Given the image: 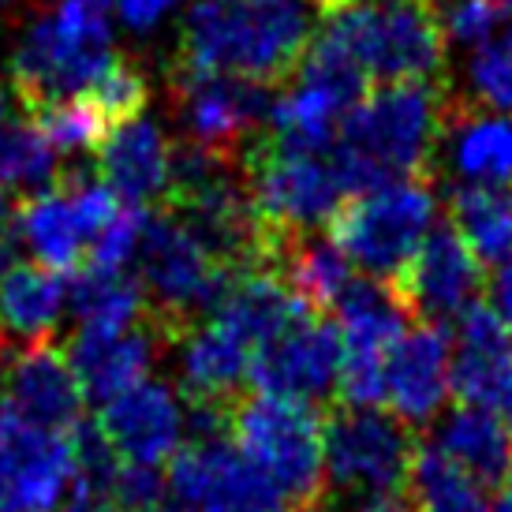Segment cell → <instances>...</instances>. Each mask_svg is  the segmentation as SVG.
Returning <instances> with one entry per match:
<instances>
[{
	"label": "cell",
	"instance_id": "7c38bea8",
	"mask_svg": "<svg viewBox=\"0 0 512 512\" xmlns=\"http://www.w3.org/2000/svg\"><path fill=\"white\" fill-rule=\"evenodd\" d=\"M385 288L393 292L400 311L412 322H430L445 329L449 322L456 326L460 314L483 299L486 266L471 255V247L453 228V221H441L427 232L412 262Z\"/></svg>",
	"mask_w": 512,
	"mask_h": 512
},
{
	"label": "cell",
	"instance_id": "d6986e66",
	"mask_svg": "<svg viewBox=\"0 0 512 512\" xmlns=\"http://www.w3.org/2000/svg\"><path fill=\"white\" fill-rule=\"evenodd\" d=\"M0 400L45 430L72 434L83 423V385L68 352L57 344H38L0 359Z\"/></svg>",
	"mask_w": 512,
	"mask_h": 512
},
{
	"label": "cell",
	"instance_id": "74e56055",
	"mask_svg": "<svg viewBox=\"0 0 512 512\" xmlns=\"http://www.w3.org/2000/svg\"><path fill=\"white\" fill-rule=\"evenodd\" d=\"M490 307L501 314V322L512 329V262H505L498 277L490 281Z\"/></svg>",
	"mask_w": 512,
	"mask_h": 512
},
{
	"label": "cell",
	"instance_id": "ffe728a7",
	"mask_svg": "<svg viewBox=\"0 0 512 512\" xmlns=\"http://www.w3.org/2000/svg\"><path fill=\"white\" fill-rule=\"evenodd\" d=\"M161 348H169L165 337L150 322H139L120 333H98V329H75L68 341V363L83 385V397L94 404H109L124 389L139 385L146 370L154 367Z\"/></svg>",
	"mask_w": 512,
	"mask_h": 512
},
{
	"label": "cell",
	"instance_id": "6da1fadb",
	"mask_svg": "<svg viewBox=\"0 0 512 512\" xmlns=\"http://www.w3.org/2000/svg\"><path fill=\"white\" fill-rule=\"evenodd\" d=\"M311 38L314 12L299 0H199L180 27L172 72L273 86L292 79Z\"/></svg>",
	"mask_w": 512,
	"mask_h": 512
},
{
	"label": "cell",
	"instance_id": "8992f818",
	"mask_svg": "<svg viewBox=\"0 0 512 512\" xmlns=\"http://www.w3.org/2000/svg\"><path fill=\"white\" fill-rule=\"evenodd\" d=\"M116 60L113 30L98 8L60 0L57 12L34 19L12 53V90L23 113L53 101L83 98Z\"/></svg>",
	"mask_w": 512,
	"mask_h": 512
},
{
	"label": "cell",
	"instance_id": "5b68a950",
	"mask_svg": "<svg viewBox=\"0 0 512 512\" xmlns=\"http://www.w3.org/2000/svg\"><path fill=\"white\" fill-rule=\"evenodd\" d=\"M326 412L303 400L243 393L228 415V438L255 460L285 494L292 509L318 512L329 498L326 483Z\"/></svg>",
	"mask_w": 512,
	"mask_h": 512
},
{
	"label": "cell",
	"instance_id": "7bdbcfd3",
	"mask_svg": "<svg viewBox=\"0 0 512 512\" xmlns=\"http://www.w3.org/2000/svg\"><path fill=\"white\" fill-rule=\"evenodd\" d=\"M15 4H19V0H0V15L8 12V8H15Z\"/></svg>",
	"mask_w": 512,
	"mask_h": 512
},
{
	"label": "cell",
	"instance_id": "ab89813d",
	"mask_svg": "<svg viewBox=\"0 0 512 512\" xmlns=\"http://www.w3.org/2000/svg\"><path fill=\"white\" fill-rule=\"evenodd\" d=\"M15 101H19V98H15L12 90H8V86H0V131H4L15 120V116H12V105H15Z\"/></svg>",
	"mask_w": 512,
	"mask_h": 512
},
{
	"label": "cell",
	"instance_id": "ac0fdd59",
	"mask_svg": "<svg viewBox=\"0 0 512 512\" xmlns=\"http://www.w3.org/2000/svg\"><path fill=\"white\" fill-rule=\"evenodd\" d=\"M94 423L124 464H146V468L169 464L187 434V412L180 397L165 382L150 378L101 404Z\"/></svg>",
	"mask_w": 512,
	"mask_h": 512
},
{
	"label": "cell",
	"instance_id": "b9f144b4",
	"mask_svg": "<svg viewBox=\"0 0 512 512\" xmlns=\"http://www.w3.org/2000/svg\"><path fill=\"white\" fill-rule=\"evenodd\" d=\"M75 4H86V8H98V12H109L116 0H75Z\"/></svg>",
	"mask_w": 512,
	"mask_h": 512
},
{
	"label": "cell",
	"instance_id": "f1b7e54d",
	"mask_svg": "<svg viewBox=\"0 0 512 512\" xmlns=\"http://www.w3.org/2000/svg\"><path fill=\"white\" fill-rule=\"evenodd\" d=\"M57 157L34 120H12L0 131V191H49L60 180Z\"/></svg>",
	"mask_w": 512,
	"mask_h": 512
},
{
	"label": "cell",
	"instance_id": "7a4b0ae2",
	"mask_svg": "<svg viewBox=\"0 0 512 512\" xmlns=\"http://www.w3.org/2000/svg\"><path fill=\"white\" fill-rule=\"evenodd\" d=\"M449 90L438 79H404L370 90L337 128L333 161L352 195L430 176Z\"/></svg>",
	"mask_w": 512,
	"mask_h": 512
},
{
	"label": "cell",
	"instance_id": "4dcf8cb0",
	"mask_svg": "<svg viewBox=\"0 0 512 512\" xmlns=\"http://www.w3.org/2000/svg\"><path fill=\"white\" fill-rule=\"evenodd\" d=\"M83 98L94 101L98 113L109 120V128H116V124H124V120L143 116L146 98H150V83H146V72L135 60L116 53V60L98 75V83L90 86Z\"/></svg>",
	"mask_w": 512,
	"mask_h": 512
},
{
	"label": "cell",
	"instance_id": "d590c367",
	"mask_svg": "<svg viewBox=\"0 0 512 512\" xmlns=\"http://www.w3.org/2000/svg\"><path fill=\"white\" fill-rule=\"evenodd\" d=\"M176 4H180V0H116V12H120V19H124L128 30L146 34V30H154Z\"/></svg>",
	"mask_w": 512,
	"mask_h": 512
},
{
	"label": "cell",
	"instance_id": "52a82bcc",
	"mask_svg": "<svg viewBox=\"0 0 512 512\" xmlns=\"http://www.w3.org/2000/svg\"><path fill=\"white\" fill-rule=\"evenodd\" d=\"M135 266L146 296V322L169 348L184 341L202 318H210L228 285V273L169 210L146 217Z\"/></svg>",
	"mask_w": 512,
	"mask_h": 512
},
{
	"label": "cell",
	"instance_id": "4316f807",
	"mask_svg": "<svg viewBox=\"0 0 512 512\" xmlns=\"http://www.w3.org/2000/svg\"><path fill=\"white\" fill-rule=\"evenodd\" d=\"M68 307L79 329H98V333H120L146 318L143 285L128 270H98V266L75 270L68 285Z\"/></svg>",
	"mask_w": 512,
	"mask_h": 512
},
{
	"label": "cell",
	"instance_id": "bcb514c9",
	"mask_svg": "<svg viewBox=\"0 0 512 512\" xmlns=\"http://www.w3.org/2000/svg\"><path fill=\"white\" fill-rule=\"evenodd\" d=\"M288 512H303V509H288Z\"/></svg>",
	"mask_w": 512,
	"mask_h": 512
},
{
	"label": "cell",
	"instance_id": "1f68e13d",
	"mask_svg": "<svg viewBox=\"0 0 512 512\" xmlns=\"http://www.w3.org/2000/svg\"><path fill=\"white\" fill-rule=\"evenodd\" d=\"M468 83L471 98L479 105L512 113V27H505L498 38L475 49L468 64Z\"/></svg>",
	"mask_w": 512,
	"mask_h": 512
},
{
	"label": "cell",
	"instance_id": "5bb4252c",
	"mask_svg": "<svg viewBox=\"0 0 512 512\" xmlns=\"http://www.w3.org/2000/svg\"><path fill=\"white\" fill-rule=\"evenodd\" d=\"M72 475V434L38 427L0 400V494L12 512L64 509Z\"/></svg>",
	"mask_w": 512,
	"mask_h": 512
},
{
	"label": "cell",
	"instance_id": "7402d4cb",
	"mask_svg": "<svg viewBox=\"0 0 512 512\" xmlns=\"http://www.w3.org/2000/svg\"><path fill=\"white\" fill-rule=\"evenodd\" d=\"M68 307L64 273L45 270L42 262H15L0 277V359L53 344L60 314Z\"/></svg>",
	"mask_w": 512,
	"mask_h": 512
},
{
	"label": "cell",
	"instance_id": "8d00e7d4",
	"mask_svg": "<svg viewBox=\"0 0 512 512\" xmlns=\"http://www.w3.org/2000/svg\"><path fill=\"white\" fill-rule=\"evenodd\" d=\"M15 247H19V221L8 191H0V277L15 266Z\"/></svg>",
	"mask_w": 512,
	"mask_h": 512
},
{
	"label": "cell",
	"instance_id": "484cf974",
	"mask_svg": "<svg viewBox=\"0 0 512 512\" xmlns=\"http://www.w3.org/2000/svg\"><path fill=\"white\" fill-rule=\"evenodd\" d=\"M449 221L486 270L512 262V191L456 184L449 191Z\"/></svg>",
	"mask_w": 512,
	"mask_h": 512
},
{
	"label": "cell",
	"instance_id": "836d02e7",
	"mask_svg": "<svg viewBox=\"0 0 512 512\" xmlns=\"http://www.w3.org/2000/svg\"><path fill=\"white\" fill-rule=\"evenodd\" d=\"M146 206H128L120 202V210L109 225L98 232V240L90 243V266L98 270H128V262L139 251V240H143L146 228Z\"/></svg>",
	"mask_w": 512,
	"mask_h": 512
},
{
	"label": "cell",
	"instance_id": "d6a6232c",
	"mask_svg": "<svg viewBox=\"0 0 512 512\" xmlns=\"http://www.w3.org/2000/svg\"><path fill=\"white\" fill-rule=\"evenodd\" d=\"M438 12L445 42L479 49L512 23V0H438Z\"/></svg>",
	"mask_w": 512,
	"mask_h": 512
},
{
	"label": "cell",
	"instance_id": "3957f363",
	"mask_svg": "<svg viewBox=\"0 0 512 512\" xmlns=\"http://www.w3.org/2000/svg\"><path fill=\"white\" fill-rule=\"evenodd\" d=\"M318 27L378 83L438 79L445 68L438 0H329L318 8Z\"/></svg>",
	"mask_w": 512,
	"mask_h": 512
},
{
	"label": "cell",
	"instance_id": "9c48e42d",
	"mask_svg": "<svg viewBox=\"0 0 512 512\" xmlns=\"http://www.w3.org/2000/svg\"><path fill=\"white\" fill-rule=\"evenodd\" d=\"M326 483L352 498H400L419 449L412 427L382 408H326Z\"/></svg>",
	"mask_w": 512,
	"mask_h": 512
},
{
	"label": "cell",
	"instance_id": "2e32d148",
	"mask_svg": "<svg viewBox=\"0 0 512 512\" xmlns=\"http://www.w3.org/2000/svg\"><path fill=\"white\" fill-rule=\"evenodd\" d=\"M449 363H453L449 329L430 322H415L412 329H404L385 356V404L415 434L430 427L445 408V400L453 397Z\"/></svg>",
	"mask_w": 512,
	"mask_h": 512
},
{
	"label": "cell",
	"instance_id": "603a6c76",
	"mask_svg": "<svg viewBox=\"0 0 512 512\" xmlns=\"http://www.w3.org/2000/svg\"><path fill=\"white\" fill-rule=\"evenodd\" d=\"M180 348V385L184 400L199 404H225L232 408L251 385V363L255 348L225 329L214 318H202L199 326L187 333Z\"/></svg>",
	"mask_w": 512,
	"mask_h": 512
},
{
	"label": "cell",
	"instance_id": "f6af8a7d",
	"mask_svg": "<svg viewBox=\"0 0 512 512\" xmlns=\"http://www.w3.org/2000/svg\"><path fill=\"white\" fill-rule=\"evenodd\" d=\"M161 512H187V509H161Z\"/></svg>",
	"mask_w": 512,
	"mask_h": 512
},
{
	"label": "cell",
	"instance_id": "f35d334b",
	"mask_svg": "<svg viewBox=\"0 0 512 512\" xmlns=\"http://www.w3.org/2000/svg\"><path fill=\"white\" fill-rule=\"evenodd\" d=\"M363 512H412L400 498H374L363 505Z\"/></svg>",
	"mask_w": 512,
	"mask_h": 512
},
{
	"label": "cell",
	"instance_id": "d4e9b609",
	"mask_svg": "<svg viewBox=\"0 0 512 512\" xmlns=\"http://www.w3.org/2000/svg\"><path fill=\"white\" fill-rule=\"evenodd\" d=\"M438 449L483 490H501L512 479V427L494 412L456 404L441 423Z\"/></svg>",
	"mask_w": 512,
	"mask_h": 512
},
{
	"label": "cell",
	"instance_id": "60d3db41",
	"mask_svg": "<svg viewBox=\"0 0 512 512\" xmlns=\"http://www.w3.org/2000/svg\"><path fill=\"white\" fill-rule=\"evenodd\" d=\"M494 512H512V479L498 490V501H494Z\"/></svg>",
	"mask_w": 512,
	"mask_h": 512
},
{
	"label": "cell",
	"instance_id": "ee69618b",
	"mask_svg": "<svg viewBox=\"0 0 512 512\" xmlns=\"http://www.w3.org/2000/svg\"><path fill=\"white\" fill-rule=\"evenodd\" d=\"M0 512H12V505H8V498L0 494Z\"/></svg>",
	"mask_w": 512,
	"mask_h": 512
},
{
	"label": "cell",
	"instance_id": "8fae6325",
	"mask_svg": "<svg viewBox=\"0 0 512 512\" xmlns=\"http://www.w3.org/2000/svg\"><path fill=\"white\" fill-rule=\"evenodd\" d=\"M169 494L187 512H281L285 494L228 438H191L169 460Z\"/></svg>",
	"mask_w": 512,
	"mask_h": 512
},
{
	"label": "cell",
	"instance_id": "4fadbf2b",
	"mask_svg": "<svg viewBox=\"0 0 512 512\" xmlns=\"http://www.w3.org/2000/svg\"><path fill=\"white\" fill-rule=\"evenodd\" d=\"M341 359L344 337L337 318L303 311L255 352L251 385L258 393H270V397L303 400L314 408L326 404L329 408V404H337Z\"/></svg>",
	"mask_w": 512,
	"mask_h": 512
},
{
	"label": "cell",
	"instance_id": "cb8c5ba5",
	"mask_svg": "<svg viewBox=\"0 0 512 512\" xmlns=\"http://www.w3.org/2000/svg\"><path fill=\"white\" fill-rule=\"evenodd\" d=\"M15 221H19L23 243L34 251V258L42 262L45 270H83V255L86 247L94 243V232L86 225V217L79 214L75 195L60 180L49 191H38V195L19 202Z\"/></svg>",
	"mask_w": 512,
	"mask_h": 512
},
{
	"label": "cell",
	"instance_id": "e0dca14e",
	"mask_svg": "<svg viewBox=\"0 0 512 512\" xmlns=\"http://www.w3.org/2000/svg\"><path fill=\"white\" fill-rule=\"evenodd\" d=\"M441 165L453 172L456 180H464V184L509 187L512 184V113L486 109L475 98H464V94L449 90L430 176H438Z\"/></svg>",
	"mask_w": 512,
	"mask_h": 512
},
{
	"label": "cell",
	"instance_id": "83f0119b",
	"mask_svg": "<svg viewBox=\"0 0 512 512\" xmlns=\"http://www.w3.org/2000/svg\"><path fill=\"white\" fill-rule=\"evenodd\" d=\"M404 494L412 512H494L483 498V486L430 441H419L415 449Z\"/></svg>",
	"mask_w": 512,
	"mask_h": 512
},
{
	"label": "cell",
	"instance_id": "277c9868",
	"mask_svg": "<svg viewBox=\"0 0 512 512\" xmlns=\"http://www.w3.org/2000/svg\"><path fill=\"white\" fill-rule=\"evenodd\" d=\"M240 172L258 225L266 232V251H273V243L285 236L329 225L344 199L352 195L333 161V146L329 150L292 146L270 131L251 139L240 157Z\"/></svg>",
	"mask_w": 512,
	"mask_h": 512
},
{
	"label": "cell",
	"instance_id": "ba28073f",
	"mask_svg": "<svg viewBox=\"0 0 512 512\" xmlns=\"http://www.w3.org/2000/svg\"><path fill=\"white\" fill-rule=\"evenodd\" d=\"M434 187H438L434 176H412L348 195L326 225L329 240L367 277L389 285L434 228V210H438Z\"/></svg>",
	"mask_w": 512,
	"mask_h": 512
},
{
	"label": "cell",
	"instance_id": "9a60e30c",
	"mask_svg": "<svg viewBox=\"0 0 512 512\" xmlns=\"http://www.w3.org/2000/svg\"><path fill=\"white\" fill-rule=\"evenodd\" d=\"M449 385L456 404L512 419V329L486 299L456 322Z\"/></svg>",
	"mask_w": 512,
	"mask_h": 512
},
{
	"label": "cell",
	"instance_id": "30bf717a",
	"mask_svg": "<svg viewBox=\"0 0 512 512\" xmlns=\"http://www.w3.org/2000/svg\"><path fill=\"white\" fill-rule=\"evenodd\" d=\"M169 86L176 116L184 124V139L228 165H240L251 139L270 124V86L240 79V75L184 72H169Z\"/></svg>",
	"mask_w": 512,
	"mask_h": 512
},
{
	"label": "cell",
	"instance_id": "e575fe53",
	"mask_svg": "<svg viewBox=\"0 0 512 512\" xmlns=\"http://www.w3.org/2000/svg\"><path fill=\"white\" fill-rule=\"evenodd\" d=\"M113 498L120 512H161L169 498V483L157 468L146 464H120Z\"/></svg>",
	"mask_w": 512,
	"mask_h": 512
},
{
	"label": "cell",
	"instance_id": "f546056e",
	"mask_svg": "<svg viewBox=\"0 0 512 512\" xmlns=\"http://www.w3.org/2000/svg\"><path fill=\"white\" fill-rule=\"evenodd\" d=\"M30 120L42 128V135L49 139V146L57 154H86L98 150L101 139L109 135V120L98 113V105L90 98H68L53 101L38 113H30Z\"/></svg>",
	"mask_w": 512,
	"mask_h": 512
},
{
	"label": "cell",
	"instance_id": "44dd1931",
	"mask_svg": "<svg viewBox=\"0 0 512 512\" xmlns=\"http://www.w3.org/2000/svg\"><path fill=\"white\" fill-rule=\"evenodd\" d=\"M98 176L113 187V195L128 206H150L161 202L169 191L172 143L154 116H135L109 128L101 139Z\"/></svg>",
	"mask_w": 512,
	"mask_h": 512
}]
</instances>
